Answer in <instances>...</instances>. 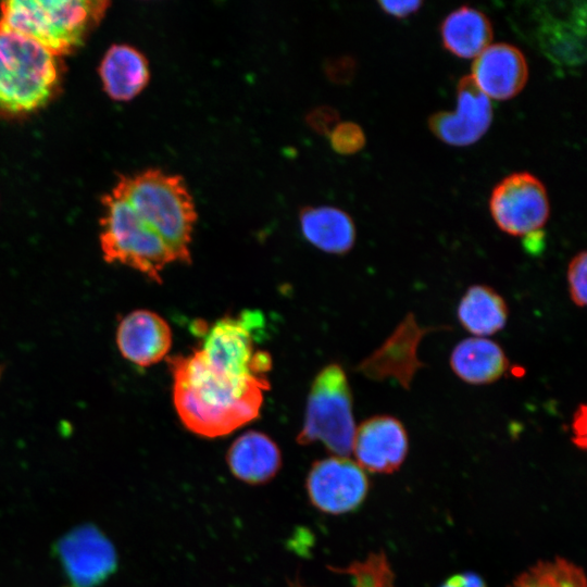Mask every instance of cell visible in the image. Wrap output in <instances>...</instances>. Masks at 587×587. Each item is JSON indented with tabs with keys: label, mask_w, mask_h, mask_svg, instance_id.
Returning a JSON list of instances; mask_svg holds the SVG:
<instances>
[{
	"label": "cell",
	"mask_w": 587,
	"mask_h": 587,
	"mask_svg": "<svg viewBox=\"0 0 587 587\" xmlns=\"http://www.w3.org/2000/svg\"><path fill=\"white\" fill-rule=\"evenodd\" d=\"M115 339L124 359L147 367L166 357L172 345V332L162 316L140 309L132 311L120 321Z\"/></svg>",
	"instance_id": "cell-13"
},
{
	"label": "cell",
	"mask_w": 587,
	"mask_h": 587,
	"mask_svg": "<svg viewBox=\"0 0 587 587\" xmlns=\"http://www.w3.org/2000/svg\"><path fill=\"white\" fill-rule=\"evenodd\" d=\"M54 57L36 41L0 33V111L26 113L45 105L58 84Z\"/></svg>",
	"instance_id": "cell-4"
},
{
	"label": "cell",
	"mask_w": 587,
	"mask_h": 587,
	"mask_svg": "<svg viewBox=\"0 0 587 587\" xmlns=\"http://www.w3.org/2000/svg\"><path fill=\"white\" fill-rule=\"evenodd\" d=\"M586 272L587 253L583 250L570 260L566 271L570 298L579 308H584L587 301Z\"/></svg>",
	"instance_id": "cell-24"
},
{
	"label": "cell",
	"mask_w": 587,
	"mask_h": 587,
	"mask_svg": "<svg viewBox=\"0 0 587 587\" xmlns=\"http://www.w3.org/2000/svg\"><path fill=\"white\" fill-rule=\"evenodd\" d=\"M167 362L175 409L192 433L211 438L225 436L259 415L268 382L221 374L199 350L171 357Z\"/></svg>",
	"instance_id": "cell-1"
},
{
	"label": "cell",
	"mask_w": 587,
	"mask_h": 587,
	"mask_svg": "<svg viewBox=\"0 0 587 587\" xmlns=\"http://www.w3.org/2000/svg\"><path fill=\"white\" fill-rule=\"evenodd\" d=\"M586 408L584 404H582L578 410L575 412L574 415V422H573V430L574 435L576 436V439L574 440L576 445L585 447L582 440L585 442V433H586Z\"/></svg>",
	"instance_id": "cell-29"
},
{
	"label": "cell",
	"mask_w": 587,
	"mask_h": 587,
	"mask_svg": "<svg viewBox=\"0 0 587 587\" xmlns=\"http://www.w3.org/2000/svg\"><path fill=\"white\" fill-rule=\"evenodd\" d=\"M354 433L347 375L339 364H329L313 380L297 441L300 445L321 441L337 457L346 458L351 452Z\"/></svg>",
	"instance_id": "cell-6"
},
{
	"label": "cell",
	"mask_w": 587,
	"mask_h": 587,
	"mask_svg": "<svg viewBox=\"0 0 587 587\" xmlns=\"http://www.w3.org/2000/svg\"><path fill=\"white\" fill-rule=\"evenodd\" d=\"M440 36L447 51L461 59H471L490 46L492 26L483 12L463 5L445 17Z\"/></svg>",
	"instance_id": "cell-19"
},
{
	"label": "cell",
	"mask_w": 587,
	"mask_h": 587,
	"mask_svg": "<svg viewBox=\"0 0 587 587\" xmlns=\"http://www.w3.org/2000/svg\"><path fill=\"white\" fill-rule=\"evenodd\" d=\"M226 461L234 476L245 483L260 485L277 474L282 455L277 445L267 435L250 430L233 442Z\"/></svg>",
	"instance_id": "cell-15"
},
{
	"label": "cell",
	"mask_w": 587,
	"mask_h": 587,
	"mask_svg": "<svg viewBox=\"0 0 587 587\" xmlns=\"http://www.w3.org/2000/svg\"><path fill=\"white\" fill-rule=\"evenodd\" d=\"M300 228L310 243L328 253H347L355 241V226L351 216L336 207L304 208L300 212Z\"/></svg>",
	"instance_id": "cell-18"
},
{
	"label": "cell",
	"mask_w": 587,
	"mask_h": 587,
	"mask_svg": "<svg viewBox=\"0 0 587 587\" xmlns=\"http://www.w3.org/2000/svg\"><path fill=\"white\" fill-rule=\"evenodd\" d=\"M450 367L463 382L488 385L499 380L509 370L505 352L496 341L486 337L461 340L450 354Z\"/></svg>",
	"instance_id": "cell-16"
},
{
	"label": "cell",
	"mask_w": 587,
	"mask_h": 587,
	"mask_svg": "<svg viewBox=\"0 0 587 587\" xmlns=\"http://www.w3.org/2000/svg\"><path fill=\"white\" fill-rule=\"evenodd\" d=\"M99 74L107 93L117 101L135 98L150 79L147 58L128 45H113L101 61Z\"/></svg>",
	"instance_id": "cell-17"
},
{
	"label": "cell",
	"mask_w": 587,
	"mask_h": 587,
	"mask_svg": "<svg viewBox=\"0 0 587 587\" xmlns=\"http://www.w3.org/2000/svg\"><path fill=\"white\" fill-rule=\"evenodd\" d=\"M328 136L333 150L344 155L359 152L366 139L361 126L353 122H339Z\"/></svg>",
	"instance_id": "cell-23"
},
{
	"label": "cell",
	"mask_w": 587,
	"mask_h": 587,
	"mask_svg": "<svg viewBox=\"0 0 587 587\" xmlns=\"http://www.w3.org/2000/svg\"><path fill=\"white\" fill-rule=\"evenodd\" d=\"M262 322L261 314L250 311L237 317L220 319L204 333L199 349L202 358L213 370L232 378L268 382L271 357L265 351H255L253 344V330Z\"/></svg>",
	"instance_id": "cell-7"
},
{
	"label": "cell",
	"mask_w": 587,
	"mask_h": 587,
	"mask_svg": "<svg viewBox=\"0 0 587 587\" xmlns=\"http://www.w3.org/2000/svg\"><path fill=\"white\" fill-rule=\"evenodd\" d=\"M457 95V109L434 113L428 118V126L441 141L464 147L476 142L488 130L492 121V107L471 76L459 80Z\"/></svg>",
	"instance_id": "cell-11"
},
{
	"label": "cell",
	"mask_w": 587,
	"mask_h": 587,
	"mask_svg": "<svg viewBox=\"0 0 587 587\" xmlns=\"http://www.w3.org/2000/svg\"><path fill=\"white\" fill-rule=\"evenodd\" d=\"M102 203L100 248L105 262L127 265L161 283V272L175 261L165 242L115 191Z\"/></svg>",
	"instance_id": "cell-5"
},
{
	"label": "cell",
	"mask_w": 587,
	"mask_h": 587,
	"mask_svg": "<svg viewBox=\"0 0 587 587\" xmlns=\"http://www.w3.org/2000/svg\"><path fill=\"white\" fill-rule=\"evenodd\" d=\"M113 191L122 196L162 238L175 261L190 263L197 211L180 175L149 168L134 176H122Z\"/></svg>",
	"instance_id": "cell-2"
},
{
	"label": "cell",
	"mask_w": 587,
	"mask_h": 587,
	"mask_svg": "<svg viewBox=\"0 0 587 587\" xmlns=\"http://www.w3.org/2000/svg\"><path fill=\"white\" fill-rule=\"evenodd\" d=\"M307 490L311 503L320 511L341 514L361 505L369 491V480L358 463L336 455L313 463Z\"/></svg>",
	"instance_id": "cell-10"
},
{
	"label": "cell",
	"mask_w": 587,
	"mask_h": 587,
	"mask_svg": "<svg viewBox=\"0 0 587 587\" xmlns=\"http://www.w3.org/2000/svg\"><path fill=\"white\" fill-rule=\"evenodd\" d=\"M508 587H587V582L580 566L555 558L530 566Z\"/></svg>",
	"instance_id": "cell-21"
},
{
	"label": "cell",
	"mask_w": 587,
	"mask_h": 587,
	"mask_svg": "<svg viewBox=\"0 0 587 587\" xmlns=\"http://www.w3.org/2000/svg\"><path fill=\"white\" fill-rule=\"evenodd\" d=\"M508 315L505 300L487 285L469 287L457 309L460 324L475 337L500 332L507 324Z\"/></svg>",
	"instance_id": "cell-20"
},
{
	"label": "cell",
	"mask_w": 587,
	"mask_h": 587,
	"mask_svg": "<svg viewBox=\"0 0 587 587\" xmlns=\"http://www.w3.org/2000/svg\"><path fill=\"white\" fill-rule=\"evenodd\" d=\"M308 123L316 132L328 135L339 123V116L333 108L320 107L308 115Z\"/></svg>",
	"instance_id": "cell-25"
},
{
	"label": "cell",
	"mask_w": 587,
	"mask_h": 587,
	"mask_svg": "<svg viewBox=\"0 0 587 587\" xmlns=\"http://www.w3.org/2000/svg\"><path fill=\"white\" fill-rule=\"evenodd\" d=\"M378 4L387 14L397 18H403L415 13L421 8L423 2L416 0L379 1Z\"/></svg>",
	"instance_id": "cell-26"
},
{
	"label": "cell",
	"mask_w": 587,
	"mask_h": 587,
	"mask_svg": "<svg viewBox=\"0 0 587 587\" xmlns=\"http://www.w3.org/2000/svg\"><path fill=\"white\" fill-rule=\"evenodd\" d=\"M334 70H332V75L335 79L345 82L352 77L354 71V62L351 59L341 58L336 60L334 63Z\"/></svg>",
	"instance_id": "cell-28"
},
{
	"label": "cell",
	"mask_w": 587,
	"mask_h": 587,
	"mask_svg": "<svg viewBox=\"0 0 587 587\" xmlns=\"http://www.w3.org/2000/svg\"><path fill=\"white\" fill-rule=\"evenodd\" d=\"M351 450L362 469L389 474L401 466L408 454V433L395 416H372L355 428Z\"/></svg>",
	"instance_id": "cell-12"
},
{
	"label": "cell",
	"mask_w": 587,
	"mask_h": 587,
	"mask_svg": "<svg viewBox=\"0 0 587 587\" xmlns=\"http://www.w3.org/2000/svg\"><path fill=\"white\" fill-rule=\"evenodd\" d=\"M489 210L502 232L512 236L536 234L549 218L547 189L528 172L510 174L494 187Z\"/></svg>",
	"instance_id": "cell-8"
},
{
	"label": "cell",
	"mask_w": 587,
	"mask_h": 587,
	"mask_svg": "<svg viewBox=\"0 0 587 587\" xmlns=\"http://www.w3.org/2000/svg\"><path fill=\"white\" fill-rule=\"evenodd\" d=\"M440 587H486L483 578L475 573L455 574L446 579Z\"/></svg>",
	"instance_id": "cell-27"
},
{
	"label": "cell",
	"mask_w": 587,
	"mask_h": 587,
	"mask_svg": "<svg viewBox=\"0 0 587 587\" xmlns=\"http://www.w3.org/2000/svg\"><path fill=\"white\" fill-rule=\"evenodd\" d=\"M66 582L65 587H97L117 567L112 542L95 525H80L63 537L53 548Z\"/></svg>",
	"instance_id": "cell-9"
},
{
	"label": "cell",
	"mask_w": 587,
	"mask_h": 587,
	"mask_svg": "<svg viewBox=\"0 0 587 587\" xmlns=\"http://www.w3.org/2000/svg\"><path fill=\"white\" fill-rule=\"evenodd\" d=\"M108 1L9 0L0 4V33L29 38L53 57L72 52L103 16Z\"/></svg>",
	"instance_id": "cell-3"
},
{
	"label": "cell",
	"mask_w": 587,
	"mask_h": 587,
	"mask_svg": "<svg viewBox=\"0 0 587 587\" xmlns=\"http://www.w3.org/2000/svg\"><path fill=\"white\" fill-rule=\"evenodd\" d=\"M334 572L349 574L354 587H395V574L384 552L371 553L364 561H357Z\"/></svg>",
	"instance_id": "cell-22"
},
{
	"label": "cell",
	"mask_w": 587,
	"mask_h": 587,
	"mask_svg": "<svg viewBox=\"0 0 587 587\" xmlns=\"http://www.w3.org/2000/svg\"><path fill=\"white\" fill-rule=\"evenodd\" d=\"M471 77L488 98L508 100L524 88L528 66L520 49L501 42L488 46L475 58Z\"/></svg>",
	"instance_id": "cell-14"
}]
</instances>
